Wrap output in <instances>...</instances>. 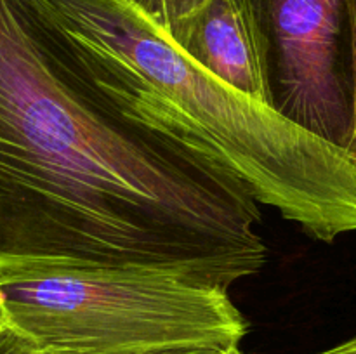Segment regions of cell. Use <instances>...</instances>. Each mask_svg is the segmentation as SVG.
I'll use <instances>...</instances> for the list:
<instances>
[{"label":"cell","instance_id":"cell-1","mask_svg":"<svg viewBox=\"0 0 356 354\" xmlns=\"http://www.w3.org/2000/svg\"><path fill=\"white\" fill-rule=\"evenodd\" d=\"M259 201L120 106L44 0H0V269L146 267L228 290L259 273Z\"/></svg>","mask_w":356,"mask_h":354},{"label":"cell","instance_id":"cell-2","mask_svg":"<svg viewBox=\"0 0 356 354\" xmlns=\"http://www.w3.org/2000/svg\"><path fill=\"white\" fill-rule=\"evenodd\" d=\"M44 2L124 110L221 163L312 238L356 233V163L344 149L209 73L132 0Z\"/></svg>","mask_w":356,"mask_h":354},{"label":"cell","instance_id":"cell-3","mask_svg":"<svg viewBox=\"0 0 356 354\" xmlns=\"http://www.w3.org/2000/svg\"><path fill=\"white\" fill-rule=\"evenodd\" d=\"M0 309L45 354H229L247 333L228 290L146 267H2Z\"/></svg>","mask_w":356,"mask_h":354},{"label":"cell","instance_id":"cell-4","mask_svg":"<svg viewBox=\"0 0 356 354\" xmlns=\"http://www.w3.org/2000/svg\"><path fill=\"white\" fill-rule=\"evenodd\" d=\"M259 38L270 106L344 149L353 134L350 0H240Z\"/></svg>","mask_w":356,"mask_h":354},{"label":"cell","instance_id":"cell-5","mask_svg":"<svg viewBox=\"0 0 356 354\" xmlns=\"http://www.w3.org/2000/svg\"><path fill=\"white\" fill-rule=\"evenodd\" d=\"M167 33L209 73L270 106L259 38L240 0H207Z\"/></svg>","mask_w":356,"mask_h":354},{"label":"cell","instance_id":"cell-6","mask_svg":"<svg viewBox=\"0 0 356 354\" xmlns=\"http://www.w3.org/2000/svg\"><path fill=\"white\" fill-rule=\"evenodd\" d=\"M207 0H134L145 16L169 31L177 21L190 16Z\"/></svg>","mask_w":356,"mask_h":354},{"label":"cell","instance_id":"cell-7","mask_svg":"<svg viewBox=\"0 0 356 354\" xmlns=\"http://www.w3.org/2000/svg\"><path fill=\"white\" fill-rule=\"evenodd\" d=\"M350 21H351V52H353V134L348 146V155L356 163V0H350Z\"/></svg>","mask_w":356,"mask_h":354},{"label":"cell","instance_id":"cell-8","mask_svg":"<svg viewBox=\"0 0 356 354\" xmlns=\"http://www.w3.org/2000/svg\"><path fill=\"white\" fill-rule=\"evenodd\" d=\"M0 354H45L35 349L33 346L21 339L19 335L9 330L0 337Z\"/></svg>","mask_w":356,"mask_h":354},{"label":"cell","instance_id":"cell-9","mask_svg":"<svg viewBox=\"0 0 356 354\" xmlns=\"http://www.w3.org/2000/svg\"><path fill=\"white\" fill-rule=\"evenodd\" d=\"M318 354H356V339L348 340V342L339 344V346L332 347V349L322 351Z\"/></svg>","mask_w":356,"mask_h":354},{"label":"cell","instance_id":"cell-10","mask_svg":"<svg viewBox=\"0 0 356 354\" xmlns=\"http://www.w3.org/2000/svg\"><path fill=\"white\" fill-rule=\"evenodd\" d=\"M9 332V328H7L6 325V319H3V314H2V309H0V337L3 335V333Z\"/></svg>","mask_w":356,"mask_h":354},{"label":"cell","instance_id":"cell-11","mask_svg":"<svg viewBox=\"0 0 356 354\" xmlns=\"http://www.w3.org/2000/svg\"><path fill=\"white\" fill-rule=\"evenodd\" d=\"M229 354H242V353H240V349H238V351H235V353H229Z\"/></svg>","mask_w":356,"mask_h":354},{"label":"cell","instance_id":"cell-12","mask_svg":"<svg viewBox=\"0 0 356 354\" xmlns=\"http://www.w3.org/2000/svg\"><path fill=\"white\" fill-rule=\"evenodd\" d=\"M132 2H134V0H132Z\"/></svg>","mask_w":356,"mask_h":354}]
</instances>
